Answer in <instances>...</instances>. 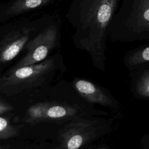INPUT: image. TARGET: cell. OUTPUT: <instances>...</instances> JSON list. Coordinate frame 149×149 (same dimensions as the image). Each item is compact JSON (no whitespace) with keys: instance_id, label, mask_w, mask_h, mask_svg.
I'll return each instance as SVG.
<instances>
[{"instance_id":"obj_14","label":"cell","mask_w":149,"mask_h":149,"mask_svg":"<svg viewBox=\"0 0 149 149\" xmlns=\"http://www.w3.org/2000/svg\"><path fill=\"white\" fill-rule=\"evenodd\" d=\"M141 146L145 149H149V134H143L140 140Z\"/></svg>"},{"instance_id":"obj_5","label":"cell","mask_w":149,"mask_h":149,"mask_svg":"<svg viewBox=\"0 0 149 149\" xmlns=\"http://www.w3.org/2000/svg\"><path fill=\"white\" fill-rule=\"evenodd\" d=\"M108 38L120 42L149 40V0H140L131 10L112 19Z\"/></svg>"},{"instance_id":"obj_11","label":"cell","mask_w":149,"mask_h":149,"mask_svg":"<svg viewBox=\"0 0 149 149\" xmlns=\"http://www.w3.org/2000/svg\"><path fill=\"white\" fill-rule=\"evenodd\" d=\"M13 111L0 115V142L19 138L22 133L23 126L13 121Z\"/></svg>"},{"instance_id":"obj_2","label":"cell","mask_w":149,"mask_h":149,"mask_svg":"<svg viewBox=\"0 0 149 149\" xmlns=\"http://www.w3.org/2000/svg\"><path fill=\"white\" fill-rule=\"evenodd\" d=\"M116 0H88L70 20L75 29L72 42L75 48L86 51L93 66L106 68L107 40Z\"/></svg>"},{"instance_id":"obj_3","label":"cell","mask_w":149,"mask_h":149,"mask_svg":"<svg viewBox=\"0 0 149 149\" xmlns=\"http://www.w3.org/2000/svg\"><path fill=\"white\" fill-rule=\"evenodd\" d=\"M66 70L63 56L58 51L41 62L6 70L0 75V92L12 97L38 88L62 79Z\"/></svg>"},{"instance_id":"obj_6","label":"cell","mask_w":149,"mask_h":149,"mask_svg":"<svg viewBox=\"0 0 149 149\" xmlns=\"http://www.w3.org/2000/svg\"><path fill=\"white\" fill-rule=\"evenodd\" d=\"M46 25L26 22L0 27V75L22 55L29 41Z\"/></svg>"},{"instance_id":"obj_7","label":"cell","mask_w":149,"mask_h":149,"mask_svg":"<svg viewBox=\"0 0 149 149\" xmlns=\"http://www.w3.org/2000/svg\"><path fill=\"white\" fill-rule=\"evenodd\" d=\"M60 42L59 24L53 22L47 24L29 41L22 55L7 70H15L44 61L59 48Z\"/></svg>"},{"instance_id":"obj_13","label":"cell","mask_w":149,"mask_h":149,"mask_svg":"<svg viewBox=\"0 0 149 149\" xmlns=\"http://www.w3.org/2000/svg\"><path fill=\"white\" fill-rule=\"evenodd\" d=\"M14 106L9 97L0 92V115L13 111Z\"/></svg>"},{"instance_id":"obj_12","label":"cell","mask_w":149,"mask_h":149,"mask_svg":"<svg viewBox=\"0 0 149 149\" xmlns=\"http://www.w3.org/2000/svg\"><path fill=\"white\" fill-rule=\"evenodd\" d=\"M123 62L129 71L149 63V44L139 46L127 51L123 57Z\"/></svg>"},{"instance_id":"obj_8","label":"cell","mask_w":149,"mask_h":149,"mask_svg":"<svg viewBox=\"0 0 149 149\" xmlns=\"http://www.w3.org/2000/svg\"><path fill=\"white\" fill-rule=\"evenodd\" d=\"M71 83L77 92L88 102L108 108L117 115L122 113L121 104L107 88L80 77H74Z\"/></svg>"},{"instance_id":"obj_9","label":"cell","mask_w":149,"mask_h":149,"mask_svg":"<svg viewBox=\"0 0 149 149\" xmlns=\"http://www.w3.org/2000/svg\"><path fill=\"white\" fill-rule=\"evenodd\" d=\"M130 91L140 100H149V63L130 71Z\"/></svg>"},{"instance_id":"obj_4","label":"cell","mask_w":149,"mask_h":149,"mask_svg":"<svg viewBox=\"0 0 149 149\" xmlns=\"http://www.w3.org/2000/svg\"><path fill=\"white\" fill-rule=\"evenodd\" d=\"M114 120L107 116L88 115L75 118L58 125L52 132L48 148L78 149L112 132Z\"/></svg>"},{"instance_id":"obj_1","label":"cell","mask_w":149,"mask_h":149,"mask_svg":"<svg viewBox=\"0 0 149 149\" xmlns=\"http://www.w3.org/2000/svg\"><path fill=\"white\" fill-rule=\"evenodd\" d=\"M9 97L14 106L13 121L23 128L61 125L79 116L109 115L85 100L71 81L63 79Z\"/></svg>"},{"instance_id":"obj_10","label":"cell","mask_w":149,"mask_h":149,"mask_svg":"<svg viewBox=\"0 0 149 149\" xmlns=\"http://www.w3.org/2000/svg\"><path fill=\"white\" fill-rule=\"evenodd\" d=\"M51 0H16L0 16V23L19 15L42 6Z\"/></svg>"}]
</instances>
